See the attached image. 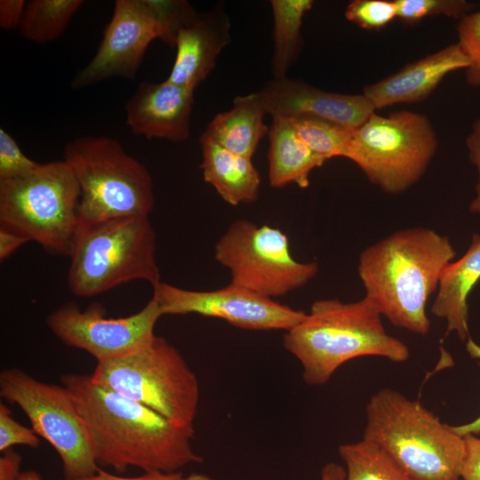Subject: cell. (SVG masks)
I'll list each match as a JSON object with an SVG mask.
<instances>
[{
    "label": "cell",
    "instance_id": "1",
    "mask_svg": "<svg viewBox=\"0 0 480 480\" xmlns=\"http://www.w3.org/2000/svg\"><path fill=\"white\" fill-rule=\"evenodd\" d=\"M89 430L100 465L117 473L129 467L145 472H178L202 463L193 449L194 426L177 425L154 410L95 383L91 375L60 377Z\"/></svg>",
    "mask_w": 480,
    "mask_h": 480
},
{
    "label": "cell",
    "instance_id": "2",
    "mask_svg": "<svg viewBox=\"0 0 480 480\" xmlns=\"http://www.w3.org/2000/svg\"><path fill=\"white\" fill-rule=\"evenodd\" d=\"M456 251L447 236L424 227L397 230L364 249L357 272L364 298L393 325L426 335V307Z\"/></svg>",
    "mask_w": 480,
    "mask_h": 480
},
{
    "label": "cell",
    "instance_id": "3",
    "mask_svg": "<svg viewBox=\"0 0 480 480\" xmlns=\"http://www.w3.org/2000/svg\"><path fill=\"white\" fill-rule=\"evenodd\" d=\"M284 348L302 367L308 385L321 386L345 363L360 356H380L395 363L408 360V347L389 335L381 315L364 297L354 302L319 300L305 318L288 330Z\"/></svg>",
    "mask_w": 480,
    "mask_h": 480
},
{
    "label": "cell",
    "instance_id": "4",
    "mask_svg": "<svg viewBox=\"0 0 480 480\" xmlns=\"http://www.w3.org/2000/svg\"><path fill=\"white\" fill-rule=\"evenodd\" d=\"M363 438L378 444L412 480H460L464 437L420 400L384 388L366 405Z\"/></svg>",
    "mask_w": 480,
    "mask_h": 480
},
{
    "label": "cell",
    "instance_id": "5",
    "mask_svg": "<svg viewBox=\"0 0 480 480\" xmlns=\"http://www.w3.org/2000/svg\"><path fill=\"white\" fill-rule=\"evenodd\" d=\"M82 227L80 189L68 164L56 160L0 180V228L70 256Z\"/></svg>",
    "mask_w": 480,
    "mask_h": 480
},
{
    "label": "cell",
    "instance_id": "6",
    "mask_svg": "<svg viewBox=\"0 0 480 480\" xmlns=\"http://www.w3.org/2000/svg\"><path fill=\"white\" fill-rule=\"evenodd\" d=\"M156 238L147 216H124L82 225L68 273L70 292L89 298L132 281L160 282Z\"/></svg>",
    "mask_w": 480,
    "mask_h": 480
},
{
    "label": "cell",
    "instance_id": "7",
    "mask_svg": "<svg viewBox=\"0 0 480 480\" xmlns=\"http://www.w3.org/2000/svg\"><path fill=\"white\" fill-rule=\"evenodd\" d=\"M63 160L80 189L82 225L124 216H147L155 205L148 169L107 136L85 135L69 141Z\"/></svg>",
    "mask_w": 480,
    "mask_h": 480
},
{
    "label": "cell",
    "instance_id": "8",
    "mask_svg": "<svg viewBox=\"0 0 480 480\" xmlns=\"http://www.w3.org/2000/svg\"><path fill=\"white\" fill-rule=\"evenodd\" d=\"M437 148L436 133L425 115L406 109L388 116L374 112L353 131L343 157L371 183L396 195L421 179Z\"/></svg>",
    "mask_w": 480,
    "mask_h": 480
},
{
    "label": "cell",
    "instance_id": "9",
    "mask_svg": "<svg viewBox=\"0 0 480 480\" xmlns=\"http://www.w3.org/2000/svg\"><path fill=\"white\" fill-rule=\"evenodd\" d=\"M90 375L98 385L177 425L193 426L200 396L197 377L180 351L162 337L127 356L97 363Z\"/></svg>",
    "mask_w": 480,
    "mask_h": 480
},
{
    "label": "cell",
    "instance_id": "10",
    "mask_svg": "<svg viewBox=\"0 0 480 480\" xmlns=\"http://www.w3.org/2000/svg\"><path fill=\"white\" fill-rule=\"evenodd\" d=\"M0 396L19 406L36 434L56 451L65 478L84 477L99 470L89 430L63 385L44 382L10 367L0 372Z\"/></svg>",
    "mask_w": 480,
    "mask_h": 480
},
{
    "label": "cell",
    "instance_id": "11",
    "mask_svg": "<svg viewBox=\"0 0 480 480\" xmlns=\"http://www.w3.org/2000/svg\"><path fill=\"white\" fill-rule=\"evenodd\" d=\"M216 260L231 275L230 284L270 299L305 285L318 273L316 262L294 259L286 235L267 224L234 221L214 247Z\"/></svg>",
    "mask_w": 480,
    "mask_h": 480
},
{
    "label": "cell",
    "instance_id": "12",
    "mask_svg": "<svg viewBox=\"0 0 480 480\" xmlns=\"http://www.w3.org/2000/svg\"><path fill=\"white\" fill-rule=\"evenodd\" d=\"M162 316L151 300L137 313L125 317H108L104 307L93 302L81 310L68 302L46 317L50 331L66 346L83 349L97 363L122 358L148 345L156 336L155 326Z\"/></svg>",
    "mask_w": 480,
    "mask_h": 480
},
{
    "label": "cell",
    "instance_id": "13",
    "mask_svg": "<svg viewBox=\"0 0 480 480\" xmlns=\"http://www.w3.org/2000/svg\"><path fill=\"white\" fill-rule=\"evenodd\" d=\"M152 298L162 316L197 314L246 330L286 332L307 315L232 284L213 291H192L160 281L153 285Z\"/></svg>",
    "mask_w": 480,
    "mask_h": 480
},
{
    "label": "cell",
    "instance_id": "14",
    "mask_svg": "<svg viewBox=\"0 0 480 480\" xmlns=\"http://www.w3.org/2000/svg\"><path fill=\"white\" fill-rule=\"evenodd\" d=\"M159 26L146 0H116L111 20L91 61L71 81L74 90L123 77L134 79Z\"/></svg>",
    "mask_w": 480,
    "mask_h": 480
},
{
    "label": "cell",
    "instance_id": "15",
    "mask_svg": "<svg viewBox=\"0 0 480 480\" xmlns=\"http://www.w3.org/2000/svg\"><path fill=\"white\" fill-rule=\"evenodd\" d=\"M255 93L272 117L320 119L356 129L375 112L364 94L329 92L287 77L273 78Z\"/></svg>",
    "mask_w": 480,
    "mask_h": 480
},
{
    "label": "cell",
    "instance_id": "16",
    "mask_svg": "<svg viewBox=\"0 0 480 480\" xmlns=\"http://www.w3.org/2000/svg\"><path fill=\"white\" fill-rule=\"evenodd\" d=\"M194 90L171 83L142 81L125 105L126 124L132 134L173 142L190 134Z\"/></svg>",
    "mask_w": 480,
    "mask_h": 480
},
{
    "label": "cell",
    "instance_id": "17",
    "mask_svg": "<svg viewBox=\"0 0 480 480\" xmlns=\"http://www.w3.org/2000/svg\"><path fill=\"white\" fill-rule=\"evenodd\" d=\"M230 20L224 4L196 12L179 29L176 57L167 81L196 89L216 65L220 52L231 42Z\"/></svg>",
    "mask_w": 480,
    "mask_h": 480
},
{
    "label": "cell",
    "instance_id": "18",
    "mask_svg": "<svg viewBox=\"0 0 480 480\" xmlns=\"http://www.w3.org/2000/svg\"><path fill=\"white\" fill-rule=\"evenodd\" d=\"M468 62L457 43L405 65L396 73L364 87L363 94L375 110L426 100L451 72Z\"/></svg>",
    "mask_w": 480,
    "mask_h": 480
},
{
    "label": "cell",
    "instance_id": "19",
    "mask_svg": "<svg viewBox=\"0 0 480 480\" xmlns=\"http://www.w3.org/2000/svg\"><path fill=\"white\" fill-rule=\"evenodd\" d=\"M479 281L480 235L474 234L464 255L444 268L431 307L433 315L445 320V335L454 332L462 341L468 339V299Z\"/></svg>",
    "mask_w": 480,
    "mask_h": 480
},
{
    "label": "cell",
    "instance_id": "20",
    "mask_svg": "<svg viewBox=\"0 0 480 480\" xmlns=\"http://www.w3.org/2000/svg\"><path fill=\"white\" fill-rule=\"evenodd\" d=\"M200 143L204 181L229 204L254 202L259 195L260 178L252 159L227 150L204 133Z\"/></svg>",
    "mask_w": 480,
    "mask_h": 480
},
{
    "label": "cell",
    "instance_id": "21",
    "mask_svg": "<svg viewBox=\"0 0 480 480\" xmlns=\"http://www.w3.org/2000/svg\"><path fill=\"white\" fill-rule=\"evenodd\" d=\"M268 137L270 185L281 188L294 183L301 188H308L310 172L322 166L326 160L307 147L287 118L273 116Z\"/></svg>",
    "mask_w": 480,
    "mask_h": 480
},
{
    "label": "cell",
    "instance_id": "22",
    "mask_svg": "<svg viewBox=\"0 0 480 480\" xmlns=\"http://www.w3.org/2000/svg\"><path fill=\"white\" fill-rule=\"evenodd\" d=\"M265 115L255 92L236 96L233 107L216 115L203 133L227 150L252 159L268 132L263 122Z\"/></svg>",
    "mask_w": 480,
    "mask_h": 480
},
{
    "label": "cell",
    "instance_id": "23",
    "mask_svg": "<svg viewBox=\"0 0 480 480\" xmlns=\"http://www.w3.org/2000/svg\"><path fill=\"white\" fill-rule=\"evenodd\" d=\"M274 52L273 78L286 77L302 48V20L313 6L312 0H271Z\"/></svg>",
    "mask_w": 480,
    "mask_h": 480
},
{
    "label": "cell",
    "instance_id": "24",
    "mask_svg": "<svg viewBox=\"0 0 480 480\" xmlns=\"http://www.w3.org/2000/svg\"><path fill=\"white\" fill-rule=\"evenodd\" d=\"M83 4L82 0H30L26 4L20 35L37 44L54 41L64 33Z\"/></svg>",
    "mask_w": 480,
    "mask_h": 480
},
{
    "label": "cell",
    "instance_id": "25",
    "mask_svg": "<svg viewBox=\"0 0 480 480\" xmlns=\"http://www.w3.org/2000/svg\"><path fill=\"white\" fill-rule=\"evenodd\" d=\"M338 452L346 465L345 480H412L372 441L340 444Z\"/></svg>",
    "mask_w": 480,
    "mask_h": 480
},
{
    "label": "cell",
    "instance_id": "26",
    "mask_svg": "<svg viewBox=\"0 0 480 480\" xmlns=\"http://www.w3.org/2000/svg\"><path fill=\"white\" fill-rule=\"evenodd\" d=\"M289 121L307 147L326 161L344 156L355 130L320 119L290 118Z\"/></svg>",
    "mask_w": 480,
    "mask_h": 480
},
{
    "label": "cell",
    "instance_id": "27",
    "mask_svg": "<svg viewBox=\"0 0 480 480\" xmlns=\"http://www.w3.org/2000/svg\"><path fill=\"white\" fill-rule=\"evenodd\" d=\"M397 18L413 24L432 15H444L461 20L473 12L476 4L466 0H395Z\"/></svg>",
    "mask_w": 480,
    "mask_h": 480
},
{
    "label": "cell",
    "instance_id": "28",
    "mask_svg": "<svg viewBox=\"0 0 480 480\" xmlns=\"http://www.w3.org/2000/svg\"><path fill=\"white\" fill-rule=\"evenodd\" d=\"M160 28V40L175 47L180 27L196 12L185 0H146Z\"/></svg>",
    "mask_w": 480,
    "mask_h": 480
},
{
    "label": "cell",
    "instance_id": "29",
    "mask_svg": "<svg viewBox=\"0 0 480 480\" xmlns=\"http://www.w3.org/2000/svg\"><path fill=\"white\" fill-rule=\"evenodd\" d=\"M458 45L468 60L465 78L468 85L480 88V11H475L457 25Z\"/></svg>",
    "mask_w": 480,
    "mask_h": 480
},
{
    "label": "cell",
    "instance_id": "30",
    "mask_svg": "<svg viewBox=\"0 0 480 480\" xmlns=\"http://www.w3.org/2000/svg\"><path fill=\"white\" fill-rule=\"evenodd\" d=\"M345 17L360 28L379 29L397 18V4L395 0H354L348 4Z\"/></svg>",
    "mask_w": 480,
    "mask_h": 480
},
{
    "label": "cell",
    "instance_id": "31",
    "mask_svg": "<svg viewBox=\"0 0 480 480\" xmlns=\"http://www.w3.org/2000/svg\"><path fill=\"white\" fill-rule=\"evenodd\" d=\"M39 164L28 157L14 139L0 128V180L24 176Z\"/></svg>",
    "mask_w": 480,
    "mask_h": 480
},
{
    "label": "cell",
    "instance_id": "32",
    "mask_svg": "<svg viewBox=\"0 0 480 480\" xmlns=\"http://www.w3.org/2000/svg\"><path fill=\"white\" fill-rule=\"evenodd\" d=\"M17 444L37 449L40 439L32 428L18 422L10 408L5 404L0 403V452L12 449Z\"/></svg>",
    "mask_w": 480,
    "mask_h": 480
},
{
    "label": "cell",
    "instance_id": "33",
    "mask_svg": "<svg viewBox=\"0 0 480 480\" xmlns=\"http://www.w3.org/2000/svg\"><path fill=\"white\" fill-rule=\"evenodd\" d=\"M466 147L469 160L476 166L478 175L475 196L469 204L468 210L471 213L480 214V118L473 123L471 132L466 138Z\"/></svg>",
    "mask_w": 480,
    "mask_h": 480
},
{
    "label": "cell",
    "instance_id": "34",
    "mask_svg": "<svg viewBox=\"0 0 480 480\" xmlns=\"http://www.w3.org/2000/svg\"><path fill=\"white\" fill-rule=\"evenodd\" d=\"M463 437L465 454L460 478L463 480H480V439L474 435Z\"/></svg>",
    "mask_w": 480,
    "mask_h": 480
},
{
    "label": "cell",
    "instance_id": "35",
    "mask_svg": "<svg viewBox=\"0 0 480 480\" xmlns=\"http://www.w3.org/2000/svg\"><path fill=\"white\" fill-rule=\"evenodd\" d=\"M183 474L180 471L164 473L159 471H147L137 476H121L110 474L100 468L93 475L79 478H62L60 480H180Z\"/></svg>",
    "mask_w": 480,
    "mask_h": 480
},
{
    "label": "cell",
    "instance_id": "36",
    "mask_svg": "<svg viewBox=\"0 0 480 480\" xmlns=\"http://www.w3.org/2000/svg\"><path fill=\"white\" fill-rule=\"evenodd\" d=\"M26 4L24 0H1L0 27L8 30L19 28Z\"/></svg>",
    "mask_w": 480,
    "mask_h": 480
},
{
    "label": "cell",
    "instance_id": "37",
    "mask_svg": "<svg viewBox=\"0 0 480 480\" xmlns=\"http://www.w3.org/2000/svg\"><path fill=\"white\" fill-rule=\"evenodd\" d=\"M0 457V480H17L21 474V455L12 449L2 452Z\"/></svg>",
    "mask_w": 480,
    "mask_h": 480
},
{
    "label": "cell",
    "instance_id": "38",
    "mask_svg": "<svg viewBox=\"0 0 480 480\" xmlns=\"http://www.w3.org/2000/svg\"><path fill=\"white\" fill-rule=\"evenodd\" d=\"M467 351L472 358L477 360V364L480 367V344L476 343L471 339L467 342ZM452 428L460 436H465L468 435H475L480 433V416L469 423L452 426Z\"/></svg>",
    "mask_w": 480,
    "mask_h": 480
},
{
    "label": "cell",
    "instance_id": "39",
    "mask_svg": "<svg viewBox=\"0 0 480 480\" xmlns=\"http://www.w3.org/2000/svg\"><path fill=\"white\" fill-rule=\"evenodd\" d=\"M28 239L12 231L0 228V260L1 261L11 256Z\"/></svg>",
    "mask_w": 480,
    "mask_h": 480
},
{
    "label": "cell",
    "instance_id": "40",
    "mask_svg": "<svg viewBox=\"0 0 480 480\" xmlns=\"http://www.w3.org/2000/svg\"><path fill=\"white\" fill-rule=\"evenodd\" d=\"M346 469L336 464L329 463L322 470V480H345Z\"/></svg>",
    "mask_w": 480,
    "mask_h": 480
},
{
    "label": "cell",
    "instance_id": "41",
    "mask_svg": "<svg viewBox=\"0 0 480 480\" xmlns=\"http://www.w3.org/2000/svg\"><path fill=\"white\" fill-rule=\"evenodd\" d=\"M17 480H42V477L35 470H26L21 472Z\"/></svg>",
    "mask_w": 480,
    "mask_h": 480
},
{
    "label": "cell",
    "instance_id": "42",
    "mask_svg": "<svg viewBox=\"0 0 480 480\" xmlns=\"http://www.w3.org/2000/svg\"><path fill=\"white\" fill-rule=\"evenodd\" d=\"M180 480H216L213 477L201 473H192L188 476H183Z\"/></svg>",
    "mask_w": 480,
    "mask_h": 480
}]
</instances>
